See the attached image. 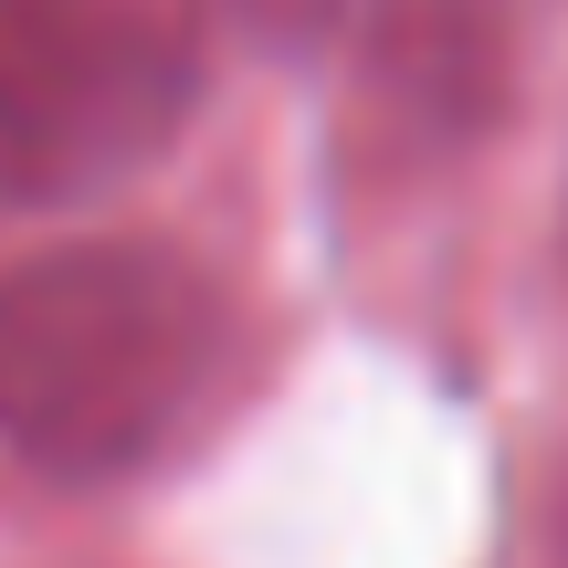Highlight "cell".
Listing matches in <instances>:
<instances>
[{"label":"cell","instance_id":"cell-2","mask_svg":"<svg viewBox=\"0 0 568 568\" xmlns=\"http://www.w3.org/2000/svg\"><path fill=\"white\" fill-rule=\"evenodd\" d=\"M211 84V0H0V211L169 159Z\"/></svg>","mask_w":568,"mask_h":568},{"label":"cell","instance_id":"cell-4","mask_svg":"<svg viewBox=\"0 0 568 568\" xmlns=\"http://www.w3.org/2000/svg\"><path fill=\"white\" fill-rule=\"evenodd\" d=\"M368 0H243V21L264 42H347Z\"/></svg>","mask_w":568,"mask_h":568},{"label":"cell","instance_id":"cell-1","mask_svg":"<svg viewBox=\"0 0 568 568\" xmlns=\"http://www.w3.org/2000/svg\"><path fill=\"white\" fill-rule=\"evenodd\" d=\"M232 368V295L180 243H63L0 274V453L53 485L159 464Z\"/></svg>","mask_w":568,"mask_h":568},{"label":"cell","instance_id":"cell-3","mask_svg":"<svg viewBox=\"0 0 568 568\" xmlns=\"http://www.w3.org/2000/svg\"><path fill=\"white\" fill-rule=\"evenodd\" d=\"M347 42L422 126H474L506 84V0H368Z\"/></svg>","mask_w":568,"mask_h":568}]
</instances>
